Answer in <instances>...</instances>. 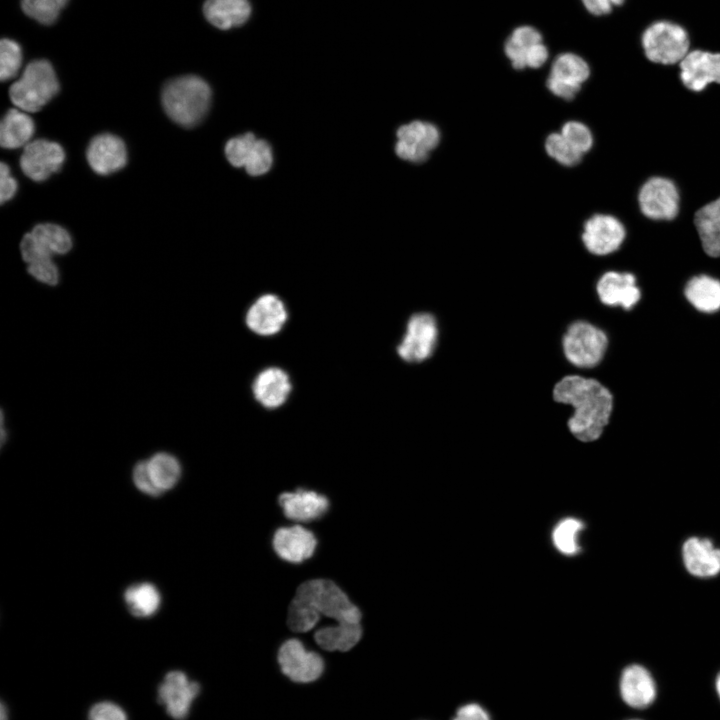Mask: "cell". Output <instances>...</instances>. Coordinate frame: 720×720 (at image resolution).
Wrapping results in <instances>:
<instances>
[{
    "label": "cell",
    "mask_w": 720,
    "mask_h": 720,
    "mask_svg": "<svg viewBox=\"0 0 720 720\" xmlns=\"http://www.w3.org/2000/svg\"><path fill=\"white\" fill-rule=\"evenodd\" d=\"M288 319L284 302L274 294L259 296L248 308L247 327L257 335L272 336L280 332Z\"/></svg>",
    "instance_id": "cell-18"
},
{
    "label": "cell",
    "mask_w": 720,
    "mask_h": 720,
    "mask_svg": "<svg viewBox=\"0 0 720 720\" xmlns=\"http://www.w3.org/2000/svg\"><path fill=\"white\" fill-rule=\"evenodd\" d=\"M88 720H128V716L119 704L104 700L91 706Z\"/></svg>",
    "instance_id": "cell-41"
},
{
    "label": "cell",
    "mask_w": 720,
    "mask_h": 720,
    "mask_svg": "<svg viewBox=\"0 0 720 720\" xmlns=\"http://www.w3.org/2000/svg\"><path fill=\"white\" fill-rule=\"evenodd\" d=\"M584 527L583 521L575 517L560 520L552 531L553 545L565 556L576 555L580 551L579 538Z\"/></svg>",
    "instance_id": "cell-34"
},
{
    "label": "cell",
    "mask_w": 720,
    "mask_h": 720,
    "mask_svg": "<svg viewBox=\"0 0 720 720\" xmlns=\"http://www.w3.org/2000/svg\"><path fill=\"white\" fill-rule=\"evenodd\" d=\"M638 203L642 214L647 218L669 221L678 215L679 191L672 180L654 176L640 188Z\"/></svg>",
    "instance_id": "cell-10"
},
{
    "label": "cell",
    "mask_w": 720,
    "mask_h": 720,
    "mask_svg": "<svg viewBox=\"0 0 720 720\" xmlns=\"http://www.w3.org/2000/svg\"><path fill=\"white\" fill-rule=\"evenodd\" d=\"M451 720H491V717L482 705L469 702L459 706Z\"/></svg>",
    "instance_id": "cell-42"
},
{
    "label": "cell",
    "mask_w": 720,
    "mask_h": 720,
    "mask_svg": "<svg viewBox=\"0 0 720 720\" xmlns=\"http://www.w3.org/2000/svg\"><path fill=\"white\" fill-rule=\"evenodd\" d=\"M211 102L207 82L194 75L175 78L164 86L162 104L166 114L180 126L191 128L205 117Z\"/></svg>",
    "instance_id": "cell-3"
},
{
    "label": "cell",
    "mask_w": 720,
    "mask_h": 720,
    "mask_svg": "<svg viewBox=\"0 0 720 720\" xmlns=\"http://www.w3.org/2000/svg\"><path fill=\"white\" fill-rule=\"evenodd\" d=\"M553 398L574 408L568 427L578 440L592 442L602 435L612 413L613 396L599 381L579 375L565 376L555 385Z\"/></svg>",
    "instance_id": "cell-1"
},
{
    "label": "cell",
    "mask_w": 720,
    "mask_h": 720,
    "mask_svg": "<svg viewBox=\"0 0 720 720\" xmlns=\"http://www.w3.org/2000/svg\"><path fill=\"white\" fill-rule=\"evenodd\" d=\"M626 237L623 223L613 215L597 213L583 224L581 240L586 250L606 256L620 248Z\"/></svg>",
    "instance_id": "cell-13"
},
{
    "label": "cell",
    "mask_w": 720,
    "mask_h": 720,
    "mask_svg": "<svg viewBox=\"0 0 720 720\" xmlns=\"http://www.w3.org/2000/svg\"><path fill=\"white\" fill-rule=\"evenodd\" d=\"M396 155L411 163L425 162L441 143L439 127L424 120H413L401 125L396 131Z\"/></svg>",
    "instance_id": "cell-7"
},
{
    "label": "cell",
    "mask_w": 720,
    "mask_h": 720,
    "mask_svg": "<svg viewBox=\"0 0 720 720\" xmlns=\"http://www.w3.org/2000/svg\"><path fill=\"white\" fill-rule=\"evenodd\" d=\"M227 160L234 167H244L251 176L267 173L273 163L270 145L252 133L231 138L225 146Z\"/></svg>",
    "instance_id": "cell-12"
},
{
    "label": "cell",
    "mask_w": 720,
    "mask_h": 720,
    "mask_svg": "<svg viewBox=\"0 0 720 720\" xmlns=\"http://www.w3.org/2000/svg\"><path fill=\"white\" fill-rule=\"evenodd\" d=\"M292 389L289 375L281 368L268 367L254 379L252 393L264 408L276 409L288 399Z\"/></svg>",
    "instance_id": "cell-24"
},
{
    "label": "cell",
    "mask_w": 720,
    "mask_h": 720,
    "mask_svg": "<svg viewBox=\"0 0 720 720\" xmlns=\"http://www.w3.org/2000/svg\"><path fill=\"white\" fill-rule=\"evenodd\" d=\"M680 553L689 575L705 580L720 574V547L711 538L690 536L682 543Z\"/></svg>",
    "instance_id": "cell-15"
},
{
    "label": "cell",
    "mask_w": 720,
    "mask_h": 720,
    "mask_svg": "<svg viewBox=\"0 0 720 720\" xmlns=\"http://www.w3.org/2000/svg\"><path fill=\"white\" fill-rule=\"evenodd\" d=\"M544 150L552 160L566 168L579 165L584 157L559 131L551 132L545 137Z\"/></svg>",
    "instance_id": "cell-35"
},
{
    "label": "cell",
    "mask_w": 720,
    "mask_h": 720,
    "mask_svg": "<svg viewBox=\"0 0 720 720\" xmlns=\"http://www.w3.org/2000/svg\"><path fill=\"white\" fill-rule=\"evenodd\" d=\"M64 159V150L58 143L37 139L24 147L20 167L27 177L40 182L59 171Z\"/></svg>",
    "instance_id": "cell-16"
},
{
    "label": "cell",
    "mask_w": 720,
    "mask_h": 720,
    "mask_svg": "<svg viewBox=\"0 0 720 720\" xmlns=\"http://www.w3.org/2000/svg\"><path fill=\"white\" fill-rule=\"evenodd\" d=\"M284 515L293 521L309 522L322 517L329 508L326 496L311 490L299 489L279 496Z\"/></svg>",
    "instance_id": "cell-25"
},
{
    "label": "cell",
    "mask_w": 720,
    "mask_h": 720,
    "mask_svg": "<svg viewBox=\"0 0 720 720\" xmlns=\"http://www.w3.org/2000/svg\"><path fill=\"white\" fill-rule=\"evenodd\" d=\"M132 480L136 488L146 495L157 497L163 494L151 476L148 460L139 461L134 465Z\"/></svg>",
    "instance_id": "cell-39"
},
{
    "label": "cell",
    "mask_w": 720,
    "mask_h": 720,
    "mask_svg": "<svg viewBox=\"0 0 720 720\" xmlns=\"http://www.w3.org/2000/svg\"><path fill=\"white\" fill-rule=\"evenodd\" d=\"M567 360L580 368H592L603 359L608 337L600 328L586 321L572 323L562 339Z\"/></svg>",
    "instance_id": "cell-6"
},
{
    "label": "cell",
    "mask_w": 720,
    "mask_h": 720,
    "mask_svg": "<svg viewBox=\"0 0 720 720\" xmlns=\"http://www.w3.org/2000/svg\"><path fill=\"white\" fill-rule=\"evenodd\" d=\"M59 91V83L52 65L47 60L30 62L21 77L9 90L15 106L26 112H37Z\"/></svg>",
    "instance_id": "cell-4"
},
{
    "label": "cell",
    "mask_w": 720,
    "mask_h": 720,
    "mask_svg": "<svg viewBox=\"0 0 720 720\" xmlns=\"http://www.w3.org/2000/svg\"><path fill=\"white\" fill-rule=\"evenodd\" d=\"M281 671L296 683H310L317 680L324 671V660L305 648L298 639L286 640L277 655Z\"/></svg>",
    "instance_id": "cell-14"
},
{
    "label": "cell",
    "mask_w": 720,
    "mask_h": 720,
    "mask_svg": "<svg viewBox=\"0 0 720 720\" xmlns=\"http://www.w3.org/2000/svg\"><path fill=\"white\" fill-rule=\"evenodd\" d=\"M317 546L314 534L300 526L282 527L273 536V548L277 555L291 563H301L309 559Z\"/></svg>",
    "instance_id": "cell-22"
},
{
    "label": "cell",
    "mask_w": 720,
    "mask_h": 720,
    "mask_svg": "<svg viewBox=\"0 0 720 720\" xmlns=\"http://www.w3.org/2000/svg\"><path fill=\"white\" fill-rule=\"evenodd\" d=\"M199 693L198 682L191 680L183 671L172 670L165 674L158 686L157 699L169 717L184 720Z\"/></svg>",
    "instance_id": "cell-9"
},
{
    "label": "cell",
    "mask_w": 720,
    "mask_h": 720,
    "mask_svg": "<svg viewBox=\"0 0 720 720\" xmlns=\"http://www.w3.org/2000/svg\"><path fill=\"white\" fill-rule=\"evenodd\" d=\"M203 13L207 21L220 30L245 24L252 13L249 0H206Z\"/></svg>",
    "instance_id": "cell-26"
},
{
    "label": "cell",
    "mask_w": 720,
    "mask_h": 720,
    "mask_svg": "<svg viewBox=\"0 0 720 720\" xmlns=\"http://www.w3.org/2000/svg\"><path fill=\"white\" fill-rule=\"evenodd\" d=\"M694 223L705 253L720 257V197L700 208Z\"/></svg>",
    "instance_id": "cell-28"
},
{
    "label": "cell",
    "mask_w": 720,
    "mask_h": 720,
    "mask_svg": "<svg viewBox=\"0 0 720 720\" xmlns=\"http://www.w3.org/2000/svg\"><path fill=\"white\" fill-rule=\"evenodd\" d=\"M438 337L435 318L429 313H417L410 317L397 353L401 359L411 363L422 362L429 358Z\"/></svg>",
    "instance_id": "cell-11"
},
{
    "label": "cell",
    "mask_w": 720,
    "mask_h": 720,
    "mask_svg": "<svg viewBox=\"0 0 720 720\" xmlns=\"http://www.w3.org/2000/svg\"><path fill=\"white\" fill-rule=\"evenodd\" d=\"M17 182L10 174V168L4 162L0 166V201L1 204L10 200L16 193Z\"/></svg>",
    "instance_id": "cell-43"
},
{
    "label": "cell",
    "mask_w": 720,
    "mask_h": 720,
    "mask_svg": "<svg viewBox=\"0 0 720 720\" xmlns=\"http://www.w3.org/2000/svg\"><path fill=\"white\" fill-rule=\"evenodd\" d=\"M28 273L37 281L55 286L59 282V270L52 258H45L28 264Z\"/></svg>",
    "instance_id": "cell-40"
},
{
    "label": "cell",
    "mask_w": 720,
    "mask_h": 720,
    "mask_svg": "<svg viewBox=\"0 0 720 720\" xmlns=\"http://www.w3.org/2000/svg\"><path fill=\"white\" fill-rule=\"evenodd\" d=\"M619 693L628 706L644 709L656 698V682L646 667L641 664H630L621 672Z\"/></svg>",
    "instance_id": "cell-19"
},
{
    "label": "cell",
    "mask_w": 720,
    "mask_h": 720,
    "mask_svg": "<svg viewBox=\"0 0 720 720\" xmlns=\"http://www.w3.org/2000/svg\"><path fill=\"white\" fill-rule=\"evenodd\" d=\"M584 7L593 15H606L612 11L615 6H620L625 0H581Z\"/></svg>",
    "instance_id": "cell-44"
},
{
    "label": "cell",
    "mask_w": 720,
    "mask_h": 720,
    "mask_svg": "<svg viewBox=\"0 0 720 720\" xmlns=\"http://www.w3.org/2000/svg\"><path fill=\"white\" fill-rule=\"evenodd\" d=\"M362 629L360 623L337 622L334 626L323 627L316 631V643L327 651H348L360 640Z\"/></svg>",
    "instance_id": "cell-30"
},
{
    "label": "cell",
    "mask_w": 720,
    "mask_h": 720,
    "mask_svg": "<svg viewBox=\"0 0 720 720\" xmlns=\"http://www.w3.org/2000/svg\"><path fill=\"white\" fill-rule=\"evenodd\" d=\"M543 42L541 33L534 27L523 25L513 30L504 45V52L516 70L527 68V56L538 43Z\"/></svg>",
    "instance_id": "cell-31"
},
{
    "label": "cell",
    "mask_w": 720,
    "mask_h": 720,
    "mask_svg": "<svg viewBox=\"0 0 720 720\" xmlns=\"http://www.w3.org/2000/svg\"><path fill=\"white\" fill-rule=\"evenodd\" d=\"M27 247L34 261L65 254L72 247L69 233L61 226L44 223L36 225L26 234Z\"/></svg>",
    "instance_id": "cell-23"
},
{
    "label": "cell",
    "mask_w": 720,
    "mask_h": 720,
    "mask_svg": "<svg viewBox=\"0 0 720 720\" xmlns=\"http://www.w3.org/2000/svg\"><path fill=\"white\" fill-rule=\"evenodd\" d=\"M645 56L652 62L664 65L680 63L689 52L686 30L670 21H657L642 35Z\"/></svg>",
    "instance_id": "cell-5"
},
{
    "label": "cell",
    "mask_w": 720,
    "mask_h": 720,
    "mask_svg": "<svg viewBox=\"0 0 720 720\" xmlns=\"http://www.w3.org/2000/svg\"><path fill=\"white\" fill-rule=\"evenodd\" d=\"M600 301L608 306L631 310L640 300L641 291L632 273L608 271L597 282Z\"/></svg>",
    "instance_id": "cell-20"
},
{
    "label": "cell",
    "mask_w": 720,
    "mask_h": 720,
    "mask_svg": "<svg viewBox=\"0 0 720 720\" xmlns=\"http://www.w3.org/2000/svg\"><path fill=\"white\" fill-rule=\"evenodd\" d=\"M0 720H8V712L4 703L1 704Z\"/></svg>",
    "instance_id": "cell-45"
},
{
    "label": "cell",
    "mask_w": 720,
    "mask_h": 720,
    "mask_svg": "<svg viewBox=\"0 0 720 720\" xmlns=\"http://www.w3.org/2000/svg\"><path fill=\"white\" fill-rule=\"evenodd\" d=\"M148 466L155 484L163 493L174 488L182 475L179 460L168 452L155 453L148 460Z\"/></svg>",
    "instance_id": "cell-33"
},
{
    "label": "cell",
    "mask_w": 720,
    "mask_h": 720,
    "mask_svg": "<svg viewBox=\"0 0 720 720\" xmlns=\"http://www.w3.org/2000/svg\"><path fill=\"white\" fill-rule=\"evenodd\" d=\"M590 73L589 64L584 58L571 52L561 53L552 62L546 88L552 95L564 101H572Z\"/></svg>",
    "instance_id": "cell-8"
},
{
    "label": "cell",
    "mask_w": 720,
    "mask_h": 720,
    "mask_svg": "<svg viewBox=\"0 0 720 720\" xmlns=\"http://www.w3.org/2000/svg\"><path fill=\"white\" fill-rule=\"evenodd\" d=\"M69 0H21L23 12L39 23L49 25L56 21Z\"/></svg>",
    "instance_id": "cell-36"
},
{
    "label": "cell",
    "mask_w": 720,
    "mask_h": 720,
    "mask_svg": "<svg viewBox=\"0 0 720 720\" xmlns=\"http://www.w3.org/2000/svg\"><path fill=\"white\" fill-rule=\"evenodd\" d=\"M715 689H716L717 695L720 699V672L718 673V675L716 676V679H715Z\"/></svg>",
    "instance_id": "cell-46"
},
{
    "label": "cell",
    "mask_w": 720,
    "mask_h": 720,
    "mask_svg": "<svg viewBox=\"0 0 720 720\" xmlns=\"http://www.w3.org/2000/svg\"><path fill=\"white\" fill-rule=\"evenodd\" d=\"M86 156L90 167L100 175L116 172L127 162L124 142L108 133L97 135L90 141Z\"/></svg>",
    "instance_id": "cell-21"
},
{
    "label": "cell",
    "mask_w": 720,
    "mask_h": 720,
    "mask_svg": "<svg viewBox=\"0 0 720 720\" xmlns=\"http://www.w3.org/2000/svg\"><path fill=\"white\" fill-rule=\"evenodd\" d=\"M124 602L132 615L150 617L160 608L161 594L152 583H136L125 590Z\"/></svg>",
    "instance_id": "cell-32"
},
{
    "label": "cell",
    "mask_w": 720,
    "mask_h": 720,
    "mask_svg": "<svg viewBox=\"0 0 720 720\" xmlns=\"http://www.w3.org/2000/svg\"><path fill=\"white\" fill-rule=\"evenodd\" d=\"M680 78L686 88L694 92L709 84H720V53L693 50L679 63Z\"/></svg>",
    "instance_id": "cell-17"
},
{
    "label": "cell",
    "mask_w": 720,
    "mask_h": 720,
    "mask_svg": "<svg viewBox=\"0 0 720 720\" xmlns=\"http://www.w3.org/2000/svg\"><path fill=\"white\" fill-rule=\"evenodd\" d=\"M629 720H641V719H629Z\"/></svg>",
    "instance_id": "cell-47"
},
{
    "label": "cell",
    "mask_w": 720,
    "mask_h": 720,
    "mask_svg": "<svg viewBox=\"0 0 720 720\" xmlns=\"http://www.w3.org/2000/svg\"><path fill=\"white\" fill-rule=\"evenodd\" d=\"M22 64V50L20 45L11 39H2L0 42V78L2 81L13 78Z\"/></svg>",
    "instance_id": "cell-38"
},
{
    "label": "cell",
    "mask_w": 720,
    "mask_h": 720,
    "mask_svg": "<svg viewBox=\"0 0 720 720\" xmlns=\"http://www.w3.org/2000/svg\"><path fill=\"white\" fill-rule=\"evenodd\" d=\"M34 130L35 125L30 116L18 109H10L1 121V146L6 149L26 146L32 138Z\"/></svg>",
    "instance_id": "cell-29"
},
{
    "label": "cell",
    "mask_w": 720,
    "mask_h": 720,
    "mask_svg": "<svg viewBox=\"0 0 720 720\" xmlns=\"http://www.w3.org/2000/svg\"><path fill=\"white\" fill-rule=\"evenodd\" d=\"M684 296L696 310L716 312L720 310V280L706 274L693 276L685 285Z\"/></svg>",
    "instance_id": "cell-27"
},
{
    "label": "cell",
    "mask_w": 720,
    "mask_h": 720,
    "mask_svg": "<svg viewBox=\"0 0 720 720\" xmlns=\"http://www.w3.org/2000/svg\"><path fill=\"white\" fill-rule=\"evenodd\" d=\"M559 132L583 155L588 153L593 147V133L584 122L567 120L561 125Z\"/></svg>",
    "instance_id": "cell-37"
},
{
    "label": "cell",
    "mask_w": 720,
    "mask_h": 720,
    "mask_svg": "<svg viewBox=\"0 0 720 720\" xmlns=\"http://www.w3.org/2000/svg\"><path fill=\"white\" fill-rule=\"evenodd\" d=\"M337 622L360 623L361 612L334 582L312 579L302 583L288 610V625L295 632L312 630L320 616Z\"/></svg>",
    "instance_id": "cell-2"
}]
</instances>
